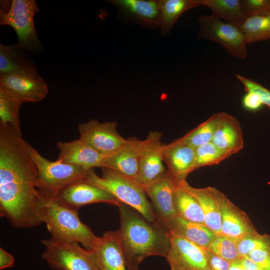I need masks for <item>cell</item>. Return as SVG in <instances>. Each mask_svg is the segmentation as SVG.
<instances>
[{
  "instance_id": "6da1fadb",
  "label": "cell",
  "mask_w": 270,
  "mask_h": 270,
  "mask_svg": "<svg viewBox=\"0 0 270 270\" xmlns=\"http://www.w3.org/2000/svg\"><path fill=\"white\" fill-rule=\"evenodd\" d=\"M38 169L28 142L11 138L0 142V216L14 228H31L42 222V202L35 186Z\"/></svg>"
},
{
  "instance_id": "7a4b0ae2",
  "label": "cell",
  "mask_w": 270,
  "mask_h": 270,
  "mask_svg": "<svg viewBox=\"0 0 270 270\" xmlns=\"http://www.w3.org/2000/svg\"><path fill=\"white\" fill-rule=\"evenodd\" d=\"M118 206L120 222L118 230L127 270H140V264L148 256L166 258L171 245L170 231L125 204L120 202Z\"/></svg>"
},
{
  "instance_id": "3957f363",
  "label": "cell",
  "mask_w": 270,
  "mask_h": 270,
  "mask_svg": "<svg viewBox=\"0 0 270 270\" xmlns=\"http://www.w3.org/2000/svg\"><path fill=\"white\" fill-rule=\"evenodd\" d=\"M42 202L40 218L51 238L81 244L90 250L98 237L80 220L78 212L61 205L38 190Z\"/></svg>"
},
{
  "instance_id": "277c9868",
  "label": "cell",
  "mask_w": 270,
  "mask_h": 270,
  "mask_svg": "<svg viewBox=\"0 0 270 270\" xmlns=\"http://www.w3.org/2000/svg\"><path fill=\"white\" fill-rule=\"evenodd\" d=\"M102 176L94 168L88 170L86 180L114 196L120 202L138 211L149 221H158L152 205L142 186L136 181L110 168H101Z\"/></svg>"
},
{
  "instance_id": "5b68a950",
  "label": "cell",
  "mask_w": 270,
  "mask_h": 270,
  "mask_svg": "<svg viewBox=\"0 0 270 270\" xmlns=\"http://www.w3.org/2000/svg\"><path fill=\"white\" fill-rule=\"evenodd\" d=\"M0 24L8 26L18 36L17 46L30 52H41L42 44L34 23L40 8L36 0H1Z\"/></svg>"
},
{
  "instance_id": "8992f818",
  "label": "cell",
  "mask_w": 270,
  "mask_h": 270,
  "mask_svg": "<svg viewBox=\"0 0 270 270\" xmlns=\"http://www.w3.org/2000/svg\"><path fill=\"white\" fill-rule=\"evenodd\" d=\"M32 160L38 169L35 186L42 193L54 198L62 190L80 180H86L89 170L44 158L29 144Z\"/></svg>"
},
{
  "instance_id": "52a82bcc",
  "label": "cell",
  "mask_w": 270,
  "mask_h": 270,
  "mask_svg": "<svg viewBox=\"0 0 270 270\" xmlns=\"http://www.w3.org/2000/svg\"><path fill=\"white\" fill-rule=\"evenodd\" d=\"M45 250L41 257L56 270H100L90 250L78 243L52 238L41 240Z\"/></svg>"
},
{
  "instance_id": "ba28073f",
  "label": "cell",
  "mask_w": 270,
  "mask_h": 270,
  "mask_svg": "<svg viewBox=\"0 0 270 270\" xmlns=\"http://www.w3.org/2000/svg\"><path fill=\"white\" fill-rule=\"evenodd\" d=\"M198 39L220 44L232 56L245 59L248 55L246 36L240 28L222 21L213 14L201 15L198 19Z\"/></svg>"
},
{
  "instance_id": "9c48e42d",
  "label": "cell",
  "mask_w": 270,
  "mask_h": 270,
  "mask_svg": "<svg viewBox=\"0 0 270 270\" xmlns=\"http://www.w3.org/2000/svg\"><path fill=\"white\" fill-rule=\"evenodd\" d=\"M116 122H100L95 119L78 125L80 138L102 155L108 156L118 150L126 142L116 130Z\"/></svg>"
},
{
  "instance_id": "30bf717a",
  "label": "cell",
  "mask_w": 270,
  "mask_h": 270,
  "mask_svg": "<svg viewBox=\"0 0 270 270\" xmlns=\"http://www.w3.org/2000/svg\"><path fill=\"white\" fill-rule=\"evenodd\" d=\"M162 136L160 132L150 131L142 140L138 182L144 190L168 172L162 164L164 144L160 141Z\"/></svg>"
},
{
  "instance_id": "8fae6325",
  "label": "cell",
  "mask_w": 270,
  "mask_h": 270,
  "mask_svg": "<svg viewBox=\"0 0 270 270\" xmlns=\"http://www.w3.org/2000/svg\"><path fill=\"white\" fill-rule=\"evenodd\" d=\"M52 199L78 212L81 206L88 204L104 202L118 206L120 202L112 194L90 183L86 179L66 187Z\"/></svg>"
},
{
  "instance_id": "7c38bea8",
  "label": "cell",
  "mask_w": 270,
  "mask_h": 270,
  "mask_svg": "<svg viewBox=\"0 0 270 270\" xmlns=\"http://www.w3.org/2000/svg\"><path fill=\"white\" fill-rule=\"evenodd\" d=\"M0 86L10 92L22 104L39 102L48 93L46 82L38 72L0 76Z\"/></svg>"
},
{
  "instance_id": "4fadbf2b",
  "label": "cell",
  "mask_w": 270,
  "mask_h": 270,
  "mask_svg": "<svg viewBox=\"0 0 270 270\" xmlns=\"http://www.w3.org/2000/svg\"><path fill=\"white\" fill-rule=\"evenodd\" d=\"M170 236L166 258L170 270H210L204 248L171 232Z\"/></svg>"
},
{
  "instance_id": "5bb4252c",
  "label": "cell",
  "mask_w": 270,
  "mask_h": 270,
  "mask_svg": "<svg viewBox=\"0 0 270 270\" xmlns=\"http://www.w3.org/2000/svg\"><path fill=\"white\" fill-rule=\"evenodd\" d=\"M176 184L177 181L168 171L163 177L144 190L152 201L158 220L170 231L178 216L173 202Z\"/></svg>"
},
{
  "instance_id": "9a60e30c",
  "label": "cell",
  "mask_w": 270,
  "mask_h": 270,
  "mask_svg": "<svg viewBox=\"0 0 270 270\" xmlns=\"http://www.w3.org/2000/svg\"><path fill=\"white\" fill-rule=\"evenodd\" d=\"M216 195L220 204L222 222L218 234L236 240L258 232L248 214L218 190Z\"/></svg>"
},
{
  "instance_id": "2e32d148",
  "label": "cell",
  "mask_w": 270,
  "mask_h": 270,
  "mask_svg": "<svg viewBox=\"0 0 270 270\" xmlns=\"http://www.w3.org/2000/svg\"><path fill=\"white\" fill-rule=\"evenodd\" d=\"M162 154L168 173L176 181L186 180L187 176L194 170L196 148L181 138L164 144Z\"/></svg>"
},
{
  "instance_id": "e0dca14e",
  "label": "cell",
  "mask_w": 270,
  "mask_h": 270,
  "mask_svg": "<svg viewBox=\"0 0 270 270\" xmlns=\"http://www.w3.org/2000/svg\"><path fill=\"white\" fill-rule=\"evenodd\" d=\"M120 16L140 25L152 29L160 28L158 0H110Z\"/></svg>"
},
{
  "instance_id": "ac0fdd59",
  "label": "cell",
  "mask_w": 270,
  "mask_h": 270,
  "mask_svg": "<svg viewBox=\"0 0 270 270\" xmlns=\"http://www.w3.org/2000/svg\"><path fill=\"white\" fill-rule=\"evenodd\" d=\"M56 146L60 150L57 160L86 170L102 168L106 157L96 152L80 138L71 142L58 141Z\"/></svg>"
},
{
  "instance_id": "d6986e66",
  "label": "cell",
  "mask_w": 270,
  "mask_h": 270,
  "mask_svg": "<svg viewBox=\"0 0 270 270\" xmlns=\"http://www.w3.org/2000/svg\"><path fill=\"white\" fill-rule=\"evenodd\" d=\"M90 251L100 270H127L118 230L106 231L98 237Z\"/></svg>"
},
{
  "instance_id": "ffe728a7",
  "label": "cell",
  "mask_w": 270,
  "mask_h": 270,
  "mask_svg": "<svg viewBox=\"0 0 270 270\" xmlns=\"http://www.w3.org/2000/svg\"><path fill=\"white\" fill-rule=\"evenodd\" d=\"M142 142L136 137L128 138L118 150L105 158L103 167L138 182Z\"/></svg>"
},
{
  "instance_id": "44dd1931",
  "label": "cell",
  "mask_w": 270,
  "mask_h": 270,
  "mask_svg": "<svg viewBox=\"0 0 270 270\" xmlns=\"http://www.w3.org/2000/svg\"><path fill=\"white\" fill-rule=\"evenodd\" d=\"M198 202L204 217V224L216 235L220 230L222 215L220 204L216 195V188L208 186L196 188L190 186L186 180L178 182Z\"/></svg>"
},
{
  "instance_id": "7402d4cb",
  "label": "cell",
  "mask_w": 270,
  "mask_h": 270,
  "mask_svg": "<svg viewBox=\"0 0 270 270\" xmlns=\"http://www.w3.org/2000/svg\"><path fill=\"white\" fill-rule=\"evenodd\" d=\"M212 142L230 156L242 150L244 146V138L237 119L230 114L222 112Z\"/></svg>"
},
{
  "instance_id": "603a6c76",
  "label": "cell",
  "mask_w": 270,
  "mask_h": 270,
  "mask_svg": "<svg viewBox=\"0 0 270 270\" xmlns=\"http://www.w3.org/2000/svg\"><path fill=\"white\" fill-rule=\"evenodd\" d=\"M38 72L34 62L16 44H0V76Z\"/></svg>"
},
{
  "instance_id": "cb8c5ba5",
  "label": "cell",
  "mask_w": 270,
  "mask_h": 270,
  "mask_svg": "<svg viewBox=\"0 0 270 270\" xmlns=\"http://www.w3.org/2000/svg\"><path fill=\"white\" fill-rule=\"evenodd\" d=\"M170 232L204 249H208L216 236V234L205 224L188 221L178 216Z\"/></svg>"
},
{
  "instance_id": "d4e9b609",
  "label": "cell",
  "mask_w": 270,
  "mask_h": 270,
  "mask_svg": "<svg viewBox=\"0 0 270 270\" xmlns=\"http://www.w3.org/2000/svg\"><path fill=\"white\" fill-rule=\"evenodd\" d=\"M174 210L178 217L192 222L204 224V217L197 200L177 182L174 196Z\"/></svg>"
},
{
  "instance_id": "484cf974",
  "label": "cell",
  "mask_w": 270,
  "mask_h": 270,
  "mask_svg": "<svg viewBox=\"0 0 270 270\" xmlns=\"http://www.w3.org/2000/svg\"><path fill=\"white\" fill-rule=\"evenodd\" d=\"M160 26L162 36L168 34L178 18L186 10L200 6L198 0H159Z\"/></svg>"
},
{
  "instance_id": "4316f807",
  "label": "cell",
  "mask_w": 270,
  "mask_h": 270,
  "mask_svg": "<svg viewBox=\"0 0 270 270\" xmlns=\"http://www.w3.org/2000/svg\"><path fill=\"white\" fill-rule=\"evenodd\" d=\"M200 6H206L212 14L238 28L246 18L242 10L240 0H198Z\"/></svg>"
},
{
  "instance_id": "83f0119b",
  "label": "cell",
  "mask_w": 270,
  "mask_h": 270,
  "mask_svg": "<svg viewBox=\"0 0 270 270\" xmlns=\"http://www.w3.org/2000/svg\"><path fill=\"white\" fill-rule=\"evenodd\" d=\"M248 44L270 39V8L246 18L240 28Z\"/></svg>"
},
{
  "instance_id": "f1b7e54d",
  "label": "cell",
  "mask_w": 270,
  "mask_h": 270,
  "mask_svg": "<svg viewBox=\"0 0 270 270\" xmlns=\"http://www.w3.org/2000/svg\"><path fill=\"white\" fill-rule=\"evenodd\" d=\"M22 104L10 92L0 86V124H9L22 132L20 110Z\"/></svg>"
},
{
  "instance_id": "f546056e",
  "label": "cell",
  "mask_w": 270,
  "mask_h": 270,
  "mask_svg": "<svg viewBox=\"0 0 270 270\" xmlns=\"http://www.w3.org/2000/svg\"><path fill=\"white\" fill-rule=\"evenodd\" d=\"M222 114V112L214 114L181 138L184 142L195 148L212 142Z\"/></svg>"
},
{
  "instance_id": "4dcf8cb0",
  "label": "cell",
  "mask_w": 270,
  "mask_h": 270,
  "mask_svg": "<svg viewBox=\"0 0 270 270\" xmlns=\"http://www.w3.org/2000/svg\"><path fill=\"white\" fill-rule=\"evenodd\" d=\"M230 156L216 147L212 142L196 148L194 170L200 168L217 164Z\"/></svg>"
},
{
  "instance_id": "1f68e13d",
  "label": "cell",
  "mask_w": 270,
  "mask_h": 270,
  "mask_svg": "<svg viewBox=\"0 0 270 270\" xmlns=\"http://www.w3.org/2000/svg\"><path fill=\"white\" fill-rule=\"evenodd\" d=\"M238 240L216 235L208 250L215 254L232 262L239 258L237 248Z\"/></svg>"
},
{
  "instance_id": "d6a6232c",
  "label": "cell",
  "mask_w": 270,
  "mask_h": 270,
  "mask_svg": "<svg viewBox=\"0 0 270 270\" xmlns=\"http://www.w3.org/2000/svg\"><path fill=\"white\" fill-rule=\"evenodd\" d=\"M237 248L240 258L256 250H270V235L253 233L238 240Z\"/></svg>"
},
{
  "instance_id": "836d02e7",
  "label": "cell",
  "mask_w": 270,
  "mask_h": 270,
  "mask_svg": "<svg viewBox=\"0 0 270 270\" xmlns=\"http://www.w3.org/2000/svg\"><path fill=\"white\" fill-rule=\"evenodd\" d=\"M236 78L244 86L246 92L256 94L260 96L263 104L270 108V90L257 82L247 78L240 74L236 75Z\"/></svg>"
},
{
  "instance_id": "e575fe53",
  "label": "cell",
  "mask_w": 270,
  "mask_h": 270,
  "mask_svg": "<svg viewBox=\"0 0 270 270\" xmlns=\"http://www.w3.org/2000/svg\"><path fill=\"white\" fill-rule=\"evenodd\" d=\"M245 18L262 13L270 8V0H240Z\"/></svg>"
},
{
  "instance_id": "d590c367",
  "label": "cell",
  "mask_w": 270,
  "mask_h": 270,
  "mask_svg": "<svg viewBox=\"0 0 270 270\" xmlns=\"http://www.w3.org/2000/svg\"><path fill=\"white\" fill-rule=\"evenodd\" d=\"M204 249L210 270H228L231 262L215 254L208 249Z\"/></svg>"
},
{
  "instance_id": "8d00e7d4",
  "label": "cell",
  "mask_w": 270,
  "mask_h": 270,
  "mask_svg": "<svg viewBox=\"0 0 270 270\" xmlns=\"http://www.w3.org/2000/svg\"><path fill=\"white\" fill-rule=\"evenodd\" d=\"M246 256L264 270H270V250H256Z\"/></svg>"
},
{
  "instance_id": "74e56055",
  "label": "cell",
  "mask_w": 270,
  "mask_h": 270,
  "mask_svg": "<svg viewBox=\"0 0 270 270\" xmlns=\"http://www.w3.org/2000/svg\"><path fill=\"white\" fill-rule=\"evenodd\" d=\"M242 104L246 110L255 112L259 110L262 106L261 100L256 94L246 92L242 100Z\"/></svg>"
},
{
  "instance_id": "f35d334b",
  "label": "cell",
  "mask_w": 270,
  "mask_h": 270,
  "mask_svg": "<svg viewBox=\"0 0 270 270\" xmlns=\"http://www.w3.org/2000/svg\"><path fill=\"white\" fill-rule=\"evenodd\" d=\"M14 263V257L2 248H0V269L12 268Z\"/></svg>"
},
{
  "instance_id": "ab89813d",
  "label": "cell",
  "mask_w": 270,
  "mask_h": 270,
  "mask_svg": "<svg viewBox=\"0 0 270 270\" xmlns=\"http://www.w3.org/2000/svg\"><path fill=\"white\" fill-rule=\"evenodd\" d=\"M240 260L246 270H264L246 256L241 257Z\"/></svg>"
},
{
  "instance_id": "60d3db41",
  "label": "cell",
  "mask_w": 270,
  "mask_h": 270,
  "mask_svg": "<svg viewBox=\"0 0 270 270\" xmlns=\"http://www.w3.org/2000/svg\"><path fill=\"white\" fill-rule=\"evenodd\" d=\"M228 270H246L240 258L232 262Z\"/></svg>"
}]
</instances>
